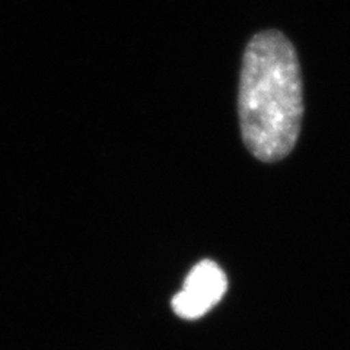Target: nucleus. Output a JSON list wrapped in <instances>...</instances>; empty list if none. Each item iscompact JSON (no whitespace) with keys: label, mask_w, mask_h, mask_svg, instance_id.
<instances>
[{"label":"nucleus","mask_w":350,"mask_h":350,"mask_svg":"<svg viewBox=\"0 0 350 350\" xmlns=\"http://www.w3.org/2000/svg\"><path fill=\"white\" fill-rule=\"evenodd\" d=\"M304 116L298 54L279 31H261L247 44L238 90L244 145L257 159L276 162L297 145Z\"/></svg>","instance_id":"nucleus-1"},{"label":"nucleus","mask_w":350,"mask_h":350,"mask_svg":"<svg viewBox=\"0 0 350 350\" xmlns=\"http://www.w3.org/2000/svg\"><path fill=\"white\" fill-rule=\"evenodd\" d=\"M228 289L225 271L212 260H202L190 270L181 291L174 295L171 306L184 320H197L224 298Z\"/></svg>","instance_id":"nucleus-2"}]
</instances>
